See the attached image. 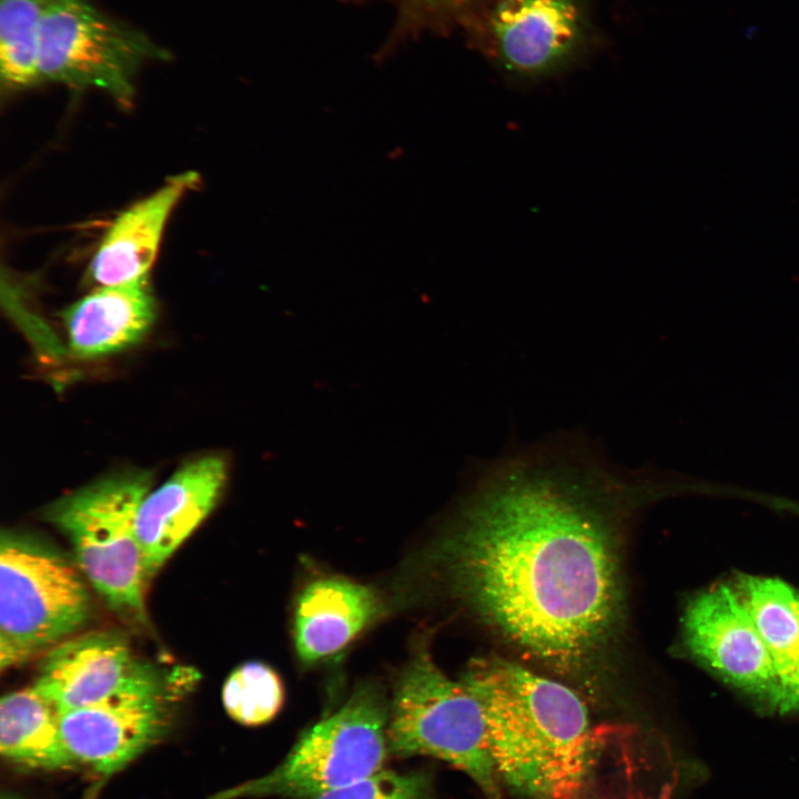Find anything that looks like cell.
Instances as JSON below:
<instances>
[{
	"instance_id": "cell-21",
	"label": "cell",
	"mask_w": 799,
	"mask_h": 799,
	"mask_svg": "<svg viewBox=\"0 0 799 799\" xmlns=\"http://www.w3.org/2000/svg\"><path fill=\"white\" fill-rule=\"evenodd\" d=\"M401 19L414 29L424 30L459 12L472 0H390Z\"/></svg>"
},
{
	"instance_id": "cell-2",
	"label": "cell",
	"mask_w": 799,
	"mask_h": 799,
	"mask_svg": "<svg viewBox=\"0 0 799 799\" xmlns=\"http://www.w3.org/2000/svg\"><path fill=\"white\" fill-rule=\"evenodd\" d=\"M459 678L482 705L500 785L526 799H586L599 742L576 688L499 656L473 659Z\"/></svg>"
},
{
	"instance_id": "cell-11",
	"label": "cell",
	"mask_w": 799,
	"mask_h": 799,
	"mask_svg": "<svg viewBox=\"0 0 799 799\" xmlns=\"http://www.w3.org/2000/svg\"><path fill=\"white\" fill-rule=\"evenodd\" d=\"M227 477L225 457L210 454L185 463L143 498L135 533L149 581L213 510Z\"/></svg>"
},
{
	"instance_id": "cell-15",
	"label": "cell",
	"mask_w": 799,
	"mask_h": 799,
	"mask_svg": "<svg viewBox=\"0 0 799 799\" xmlns=\"http://www.w3.org/2000/svg\"><path fill=\"white\" fill-rule=\"evenodd\" d=\"M156 317L149 276L100 286L67 307L62 318L71 350L98 357L139 343Z\"/></svg>"
},
{
	"instance_id": "cell-1",
	"label": "cell",
	"mask_w": 799,
	"mask_h": 799,
	"mask_svg": "<svg viewBox=\"0 0 799 799\" xmlns=\"http://www.w3.org/2000/svg\"><path fill=\"white\" fill-rule=\"evenodd\" d=\"M432 562L449 597L528 660L588 694L614 677L627 600L624 542L660 489L565 433L483 463Z\"/></svg>"
},
{
	"instance_id": "cell-4",
	"label": "cell",
	"mask_w": 799,
	"mask_h": 799,
	"mask_svg": "<svg viewBox=\"0 0 799 799\" xmlns=\"http://www.w3.org/2000/svg\"><path fill=\"white\" fill-rule=\"evenodd\" d=\"M390 706L373 685L358 687L335 711L301 734L269 772L212 799H314L385 769Z\"/></svg>"
},
{
	"instance_id": "cell-22",
	"label": "cell",
	"mask_w": 799,
	"mask_h": 799,
	"mask_svg": "<svg viewBox=\"0 0 799 799\" xmlns=\"http://www.w3.org/2000/svg\"><path fill=\"white\" fill-rule=\"evenodd\" d=\"M1 799H18V798H16V797H13V796H11V795H7V796H2Z\"/></svg>"
},
{
	"instance_id": "cell-14",
	"label": "cell",
	"mask_w": 799,
	"mask_h": 799,
	"mask_svg": "<svg viewBox=\"0 0 799 799\" xmlns=\"http://www.w3.org/2000/svg\"><path fill=\"white\" fill-rule=\"evenodd\" d=\"M383 613L374 589L341 577L318 578L299 595L294 645L304 664H315L345 648Z\"/></svg>"
},
{
	"instance_id": "cell-3",
	"label": "cell",
	"mask_w": 799,
	"mask_h": 799,
	"mask_svg": "<svg viewBox=\"0 0 799 799\" xmlns=\"http://www.w3.org/2000/svg\"><path fill=\"white\" fill-rule=\"evenodd\" d=\"M149 472L95 481L54 500L45 519L71 544L83 577L114 611L143 621L149 583L135 533L139 506L150 492Z\"/></svg>"
},
{
	"instance_id": "cell-12",
	"label": "cell",
	"mask_w": 799,
	"mask_h": 799,
	"mask_svg": "<svg viewBox=\"0 0 799 799\" xmlns=\"http://www.w3.org/2000/svg\"><path fill=\"white\" fill-rule=\"evenodd\" d=\"M581 19L575 0H500L492 16L498 60L508 73H550L576 45Z\"/></svg>"
},
{
	"instance_id": "cell-6",
	"label": "cell",
	"mask_w": 799,
	"mask_h": 799,
	"mask_svg": "<svg viewBox=\"0 0 799 799\" xmlns=\"http://www.w3.org/2000/svg\"><path fill=\"white\" fill-rule=\"evenodd\" d=\"M90 595L75 562L28 534L0 537V666H17L71 637Z\"/></svg>"
},
{
	"instance_id": "cell-7",
	"label": "cell",
	"mask_w": 799,
	"mask_h": 799,
	"mask_svg": "<svg viewBox=\"0 0 799 799\" xmlns=\"http://www.w3.org/2000/svg\"><path fill=\"white\" fill-rule=\"evenodd\" d=\"M170 58L171 52L144 31L90 0H49L41 33V82L101 90L130 108L141 68Z\"/></svg>"
},
{
	"instance_id": "cell-18",
	"label": "cell",
	"mask_w": 799,
	"mask_h": 799,
	"mask_svg": "<svg viewBox=\"0 0 799 799\" xmlns=\"http://www.w3.org/2000/svg\"><path fill=\"white\" fill-rule=\"evenodd\" d=\"M48 3L0 0V80L8 93L41 83V33Z\"/></svg>"
},
{
	"instance_id": "cell-5",
	"label": "cell",
	"mask_w": 799,
	"mask_h": 799,
	"mask_svg": "<svg viewBox=\"0 0 799 799\" xmlns=\"http://www.w3.org/2000/svg\"><path fill=\"white\" fill-rule=\"evenodd\" d=\"M388 746L396 758L432 757L464 772L485 799H503L482 705L421 649L401 672L390 704Z\"/></svg>"
},
{
	"instance_id": "cell-9",
	"label": "cell",
	"mask_w": 799,
	"mask_h": 799,
	"mask_svg": "<svg viewBox=\"0 0 799 799\" xmlns=\"http://www.w3.org/2000/svg\"><path fill=\"white\" fill-rule=\"evenodd\" d=\"M688 651L766 709L778 710L779 686L763 638L732 584L691 597L682 617Z\"/></svg>"
},
{
	"instance_id": "cell-19",
	"label": "cell",
	"mask_w": 799,
	"mask_h": 799,
	"mask_svg": "<svg viewBox=\"0 0 799 799\" xmlns=\"http://www.w3.org/2000/svg\"><path fill=\"white\" fill-rule=\"evenodd\" d=\"M284 686L277 672L260 661L235 668L222 689L225 711L234 721L262 726L273 720L284 705Z\"/></svg>"
},
{
	"instance_id": "cell-8",
	"label": "cell",
	"mask_w": 799,
	"mask_h": 799,
	"mask_svg": "<svg viewBox=\"0 0 799 799\" xmlns=\"http://www.w3.org/2000/svg\"><path fill=\"white\" fill-rule=\"evenodd\" d=\"M170 715L169 687L150 666L110 698L60 712V728L73 763L109 777L163 737Z\"/></svg>"
},
{
	"instance_id": "cell-17",
	"label": "cell",
	"mask_w": 799,
	"mask_h": 799,
	"mask_svg": "<svg viewBox=\"0 0 799 799\" xmlns=\"http://www.w3.org/2000/svg\"><path fill=\"white\" fill-rule=\"evenodd\" d=\"M0 752L29 769L58 770L73 765L62 739L60 712L33 685L0 700Z\"/></svg>"
},
{
	"instance_id": "cell-20",
	"label": "cell",
	"mask_w": 799,
	"mask_h": 799,
	"mask_svg": "<svg viewBox=\"0 0 799 799\" xmlns=\"http://www.w3.org/2000/svg\"><path fill=\"white\" fill-rule=\"evenodd\" d=\"M314 799H435L432 775L426 770L380 772Z\"/></svg>"
},
{
	"instance_id": "cell-13",
	"label": "cell",
	"mask_w": 799,
	"mask_h": 799,
	"mask_svg": "<svg viewBox=\"0 0 799 799\" xmlns=\"http://www.w3.org/2000/svg\"><path fill=\"white\" fill-rule=\"evenodd\" d=\"M199 182L195 171L181 172L123 210L104 233L91 260L90 277L104 286L149 276L171 213Z\"/></svg>"
},
{
	"instance_id": "cell-16",
	"label": "cell",
	"mask_w": 799,
	"mask_h": 799,
	"mask_svg": "<svg viewBox=\"0 0 799 799\" xmlns=\"http://www.w3.org/2000/svg\"><path fill=\"white\" fill-rule=\"evenodd\" d=\"M750 611L778 679V712L799 710V589L762 576L738 575L731 583Z\"/></svg>"
},
{
	"instance_id": "cell-10",
	"label": "cell",
	"mask_w": 799,
	"mask_h": 799,
	"mask_svg": "<svg viewBox=\"0 0 799 799\" xmlns=\"http://www.w3.org/2000/svg\"><path fill=\"white\" fill-rule=\"evenodd\" d=\"M149 667L136 659L123 634L97 630L47 650L33 686L63 712L110 698Z\"/></svg>"
}]
</instances>
